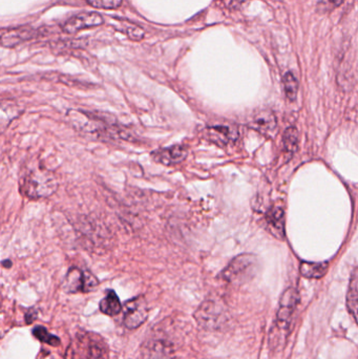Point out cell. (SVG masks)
Listing matches in <instances>:
<instances>
[{"instance_id": "cell-1", "label": "cell", "mask_w": 358, "mask_h": 359, "mask_svg": "<svg viewBox=\"0 0 358 359\" xmlns=\"http://www.w3.org/2000/svg\"><path fill=\"white\" fill-rule=\"evenodd\" d=\"M66 115L70 120V123L85 136L103 141L129 139L127 130L123 129L116 121H112L110 118L102 113L81 109H70Z\"/></svg>"}, {"instance_id": "cell-2", "label": "cell", "mask_w": 358, "mask_h": 359, "mask_svg": "<svg viewBox=\"0 0 358 359\" xmlns=\"http://www.w3.org/2000/svg\"><path fill=\"white\" fill-rule=\"evenodd\" d=\"M299 304V294L295 288H288L280 296L276 318L270 332L269 342L272 348L276 349L286 344L290 332L293 315Z\"/></svg>"}, {"instance_id": "cell-3", "label": "cell", "mask_w": 358, "mask_h": 359, "mask_svg": "<svg viewBox=\"0 0 358 359\" xmlns=\"http://www.w3.org/2000/svg\"><path fill=\"white\" fill-rule=\"evenodd\" d=\"M58 185V178L54 172L43 167H35L27 172L22 181V190L30 199H43L54 195Z\"/></svg>"}, {"instance_id": "cell-4", "label": "cell", "mask_w": 358, "mask_h": 359, "mask_svg": "<svg viewBox=\"0 0 358 359\" xmlns=\"http://www.w3.org/2000/svg\"><path fill=\"white\" fill-rule=\"evenodd\" d=\"M259 262L252 254H241L234 258L221 272V279L232 285L248 283L257 275Z\"/></svg>"}, {"instance_id": "cell-5", "label": "cell", "mask_w": 358, "mask_h": 359, "mask_svg": "<svg viewBox=\"0 0 358 359\" xmlns=\"http://www.w3.org/2000/svg\"><path fill=\"white\" fill-rule=\"evenodd\" d=\"M194 318L202 329L208 331H217L224 329L229 314L223 304L217 300H205L194 313Z\"/></svg>"}, {"instance_id": "cell-6", "label": "cell", "mask_w": 358, "mask_h": 359, "mask_svg": "<svg viewBox=\"0 0 358 359\" xmlns=\"http://www.w3.org/2000/svg\"><path fill=\"white\" fill-rule=\"evenodd\" d=\"M99 281L97 277L89 270L73 267L64 277L62 288L66 293H90L97 289Z\"/></svg>"}, {"instance_id": "cell-7", "label": "cell", "mask_w": 358, "mask_h": 359, "mask_svg": "<svg viewBox=\"0 0 358 359\" xmlns=\"http://www.w3.org/2000/svg\"><path fill=\"white\" fill-rule=\"evenodd\" d=\"M123 323L127 329H138L148 317V307L143 296H137L125 302L122 306Z\"/></svg>"}, {"instance_id": "cell-8", "label": "cell", "mask_w": 358, "mask_h": 359, "mask_svg": "<svg viewBox=\"0 0 358 359\" xmlns=\"http://www.w3.org/2000/svg\"><path fill=\"white\" fill-rule=\"evenodd\" d=\"M83 357L85 359H108V346L103 338L98 334L85 332L79 336Z\"/></svg>"}, {"instance_id": "cell-9", "label": "cell", "mask_w": 358, "mask_h": 359, "mask_svg": "<svg viewBox=\"0 0 358 359\" xmlns=\"http://www.w3.org/2000/svg\"><path fill=\"white\" fill-rule=\"evenodd\" d=\"M104 19L97 12H83L75 15L62 24V31L66 34H75L90 27H99L103 24Z\"/></svg>"}, {"instance_id": "cell-10", "label": "cell", "mask_w": 358, "mask_h": 359, "mask_svg": "<svg viewBox=\"0 0 358 359\" xmlns=\"http://www.w3.org/2000/svg\"><path fill=\"white\" fill-rule=\"evenodd\" d=\"M144 359H165L173 353V344L161 337L150 338L143 342L141 349Z\"/></svg>"}, {"instance_id": "cell-11", "label": "cell", "mask_w": 358, "mask_h": 359, "mask_svg": "<svg viewBox=\"0 0 358 359\" xmlns=\"http://www.w3.org/2000/svg\"><path fill=\"white\" fill-rule=\"evenodd\" d=\"M36 35V31L33 27H15V29H9L0 36V44L5 48H15L24 42L29 41Z\"/></svg>"}, {"instance_id": "cell-12", "label": "cell", "mask_w": 358, "mask_h": 359, "mask_svg": "<svg viewBox=\"0 0 358 359\" xmlns=\"http://www.w3.org/2000/svg\"><path fill=\"white\" fill-rule=\"evenodd\" d=\"M152 159L166 166L181 163L187 157V149L181 145H173L169 148L159 149L152 153Z\"/></svg>"}, {"instance_id": "cell-13", "label": "cell", "mask_w": 358, "mask_h": 359, "mask_svg": "<svg viewBox=\"0 0 358 359\" xmlns=\"http://www.w3.org/2000/svg\"><path fill=\"white\" fill-rule=\"evenodd\" d=\"M249 125L263 134H269L276 128V118L270 111H259L251 118Z\"/></svg>"}, {"instance_id": "cell-14", "label": "cell", "mask_w": 358, "mask_h": 359, "mask_svg": "<svg viewBox=\"0 0 358 359\" xmlns=\"http://www.w3.org/2000/svg\"><path fill=\"white\" fill-rule=\"evenodd\" d=\"M22 113V109L15 101L0 100V134H3Z\"/></svg>"}, {"instance_id": "cell-15", "label": "cell", "mask_w": 358, "mask_h": 359, "mask_svg": "<svg viewBox=\"0 0 358 359\" xmlns=\"http://www.w3.org/2000/svg\"><path fill=\"white\" fill-rule=\"evenodd\" d=\"M207 138L219 145H227L238 139V132L229 126H213L206 128Z\"/></svg>"}, {"instance_id": "cell-16", "label": "cell", "mask_w": 358, "mask_h": 359, "mask_svg": "<svg viewBox=\"0 0 358 359\" xmlns=\"http://www.w3.org/2000/svg\"><path fill=\"white\" fill-rule=\"evenodd\" d=\"M266 223L267 228L272 235L278 239H284L285 237V213L284 210L278 207L272 208L266 213Z\"/></svg>"}, {"instance_id": "cell-17", "label": "cell", "mask_w": 358, "mask_h": 359, "mask_svg": "<svg viewBox=\"0 0 358 359\" xmlns=\"http://www.w3.org/2000/svg\"><path fill=\"white\" fill-rule=\"evenodd\" d=\"M329 264L327 262H313L303 260L299 265V272L306 279H318L324 276L328 271Z\"/></svg>"}, {"instance_id": "cell-18", "label": "cell", "mask_w": 358, "mask_h": 359, "mask_svg": "<svg viewBox=\"0 0 358 359\" xmlns=\"http://www.w3.org/2000/svg\"><path fill=\"white\" fill-rule=\"evenodd\" d=\"M99 309L108 316H116L122 311V304L114 290H110L106 297L100 302Z\"/></svg>"}, {"instance_id": "cell-19", "label": "cell", "mask_w": 358, "mask_h": 359, "mask_svg": "<svg viewBox=\"0 0 358 359\" xmlns=\"http://www.w3.org/2000/svg\"><path fill=\"white\" fill-rule=\"evenodd\" d=\"M357 270L354 269L348 290L347 308L355 321L357 319Z\"/></svg>"}, {"instance_id": "cell-20", "label": "cell", "mask_w": 358, "mask_h": 359, "mask_svg": "<svg viewBox=\"0 0 358 359\" xmlns=\"http://www.w3.org/2000/svg\"><path fill=\"white\" fill-rule=\"evenodd\" d=\"M282 146L284 153L289 157H292L299 148V132L295 127H288L282 136Z\"/></svg>"}, {"instance_id": "cell-21", "label": "cell", "mask_w": 358, "mask_h": 359, "mask_svg": "<svg viewBox=\"0 0 358 359\" xmlns=\"http://www.w3.org/2000/svg\"><path fill=\"white\" fill-rule=\"evenodd\" d=\"M282 85H284L285 94L289 100L294 101L299 92V81L291 71H287L282 77Z\"/></svg>"}, {"instance_id": "cell-22", "label": "cell", "mask_w": 358, "mask_h": 359, "mask_svg": "<svg viewBox=\"0 0 358 359\" xmlns=\"http://www.w3.org/2000/svg\"><path fill=\"white\" fill-rule=\"evenodd\" d=\"M32 332L33 335H34L37 339L45 342V344H50V346H58L62 344V340H60L59 337L50 333V332L48 331L45 327H43V325H36V327L33 329Z\"/></svg>"}, {"instance_id": "cell-23", "label": "cell", "mask_w": 358, "mask_h": 359, "mask_svg": "<svg viewBox=\"0 0 358 359\" xmlns=\"http://www.w3.org/2000/svg\"><path fill=\"white\" fill-rule=\"evenodd\" d=\"M87 1L94 8H106V10H113L122 4V0H87Z\"/></svg>"}, {"instance_id": "cell-24", "label": "cell", "mask_w": 358, "mask_h": 359, "mask_svg": "<svg viewBox=\"0 0 358 359\" xmlns=\"http://www.w3.org/2000/svg\"><path fill=\"white\" fill-rule=\"evenodd\" d=\"M125 34L129 36V39L134 40V41H140L143 39L144 33L143 29L141 27H136V25H129L125 29Z\"/></svg>"}, {"instance_id": "cell-25", "label": "cell", "mask_w": 358, "mask_h": 359, "mask_svg": "<svg viewBox=\"0 0 358 359\" xmlns=\"http://www.w3.org/2000/svg\"><path fill=\"white\" fill-rule=\"evenodd\" d=\"M37 314H38V311H37L36 309H29L26 313V323H28V325H31L33 321H36Z\"/></svg>"}, {"instance_id": "cell-26", "label": "cell", "mask_w": 358, "mask_h": 359, "mask_svg": "<svg viewBox=\"0 0 358 359\" xmlns=\"http://www.w3.org/2000/svg\"><path fill=\"white\" fill-rule=\"evenodd\" d=\"M343 1H345V0H329V2H330L334 8H337V6H341Z\"/></svg>"}]
</instances>
